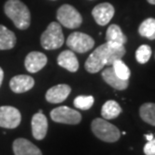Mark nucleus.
<instances>
[{
	"instance_id": "f257e3e1",
	"label": "nucleus",
	"mask_w": 155,
	"mask_h": 155,
	"mask_svg": "<svg viewBox=\"0 0 155 155\" xmlns=\"http://www.w3.org/2000/svg\"><path fill=\"white\" fill-rule=\"evenodd\" d=\"M125 53L126 50L124 45L105 42L89 55L84 67L89 73H97L105 65H112L115 60L121 59Z\"/></svg>"
},
{
	"instance_id": "f03ea898",
	"label": "nucleus",
	"mask_w": 155,
	"mask_h": 155,
	"mask_svg": "<svg viewBox=\"0 0 155 155\" xmlns=\"http://www.w3.org/2000/svg\"><path fill=\"white\" fill-rule=\"evenodd\" d=\"M4 12L20 30L27 29L30 25V12L20 0H8L4 5Z\"/></svg>"
},
{
	"instance_id": "7ed1b4c3",
	"label": "nucleus",
	"mask_w": 155,
	"mask_h": 155,
	"mask_svg": "<svg viewBox=\"0 0 155 155\" xmlns=\"http://www.w3.org/2000/svg\"><path fill=\"white\" fill-rule=\"evenodd\" d=\"M91 129L95 136L104 142H116L121 135L119 129L104 118H96L92 121Z\"/></svg>"
},
{
	"instance_id": "20e7f679",
	"label": "nucleus",
	"mask_w": 155,
	"mask_h": 155,
	"mask_svg": "<svg viewBox=\"0 0 155 155\" xmlns=\"http://www.w3.org/2000/svg\"><path fill=\"white\" fill-rule=\"evenodd\" d=\"M40 42L42 47L47 50L60 48L64 43V35L60 23L51 22L41 35Z\"/></svg>"
},
{
	"instance_id": "39448f33",
	"label": "nucleus",
	"mask_w": 155,
	"mask_h": 155,
	"mask_svg": "<svg viewBox=\"0 0 155 155\" xmlns=\"http://www.w3.org/2000/svg\"><path fill=\"white\" fill-rule=\"evenodd\" d=\"M57 20L64 27L75 29L81 25L82 16L73 6L64 4L57 10Z\"/></svg>"
},
{
	"instance_id": "423d86ee",
	"label": "nucleus",
	"mask_w": 155,
	"mask_h": 155,
	"mask_svg": "<svg viewBox=\"0 0 155 155\" xmlns=\"http://www.w3.org/2000/svg\"><path fill=\"white\" fill-rule=\"evenodd\" d=\"M94 39L82 32H73L68 36L66 44L72 51L78 53H85L93 48Z\"/></svg>"
},
{
	"instance_id": "0eeeda50",
	"label": "nucleus",
	"mask_w": 155,
	"mask_h": 155,
	"mask_svg": "<svg viewBox=\"0 0 155 155\" xmlns=\"http://www.w3.org/2000/svg\"><path fill=\"white\" fill-rule=\"evenodd\" d=\"M51 119L63 124H78L81 121V114L67 106H59L50 112Z\"/></svg>"
},
{
	"instance_id": "6e6552de",
	"label": "nucleus",
	"mask_w": 155,
	"mask_h": 155,
	"mask_svg": "<svg viewBox=\"0 0 155 155\" xmlns=\"http://www.w3.org/2000/svg\"><path fill=\"white\" fill-rule=\"evenodd\" d=\"M21 122V113L13 106L0 107V127L13 129L19 126Z\"/></svg>"
},
{
	"instance_id": "1a4fd4ad",
	"label": "nucleus",
	"mask_w": 155,
	"mask_h": 155,
	"mask_svg": "<svg viewBox=\"0 0 155 155\" xmlns=\"http://www.w3.org/2000/svg\"><path fill=\"white\" fill-rule=\"evenodd\" d=\"M114 12L115 10L113 6L110 3L104 2L95 6L92 10V16L97 24L104 26L110 22L114 15Z\"/></svg>"
},
{
	"instance_id": "9d476101",
	"label": "nucleus",
	"mask_w": 155,
	"mask_h": 155,
	"mask_svg": "<svg viewBox=\"0 0 155 155\" xmlns=\"http://www.w3.org/2000/svg\"><path fill=\"white\" fill-rule=\"evenodd\" d=\"M32 135L36 140H42L46 136L48 129V121L45 115L42 113V110H39L33 115L31 120Z\"/></svg>"
},
{
	"instance_id": "9b49d317",
	"label": "nucleus",
	"mask_w": 155,
	"mask_h": 155,
	"mask_svg": "<svg viewBox=\"0 0 155 155\" xmlns=\"http://www.w3.org/2000/svg\"><path fill=\"white\" fill-rule=\"evenodd\" d=\"M47 64V57L41 52L32 51L25 58L24 65L26 70L30 73H36Z\"/></svg>"
},
{
	"instance_id": "f8f14e48",
	"label": "nucleus",
	"mask_w": 155,
	"mask_h": 155,
	"mask_svg": "<svg viewBox=\"0 0 155 155\" xmlns=\"http://www.w3.org/2000/svg\"><path fill=\"white\" fill-rule=\"evenodd\" d=\"M71 92V87L67 84H58L49 88L45 94V98L49 103H61Z\"/></svg>"
},
{
	"instance_id": "ddd939ff",
	"label": "nucleus",
	"mask_w": 155,
	"mask_h": 155,
	"mask_svg": "<svg viewBox=\"0 0 155 155\" xmlns=\"http://www.w3.org/2000/svg\"><path fill=\"white\" fill-rule=\"evenodd\" d=\"M15 155H42L41 150L35 144L25 138H17L12 145Z\"/></svg>"
},
{
	"instance_id": "4468645a",
	"label": "nucleus",
	"mask_w": 155,
	"mask_h": 155,
	"mask_svg": "<svg viewBox=\"0 0 155 155\" xmlns=\"http://www.w3.org/2000/svg\"><path fill=\"white\" fill-rule=\"evenodd\" d=\"M10 88L15 93H23L34 86V79L28 75H17L10 80Z\"/></svg>"
},
{
	"instance_id": "2eb2a0df",
	"label": "nucleus",
	"mask_w": 155,
	"mask_h": 155,
	"mask_svg": "<svg viewBox=\"0 0 155 155\" xmlns=\"http://www.w3.org/2000/svg\"><path fill=\"white\" fill-rule=\"evenodd\" d=\"M57 63L59 66L63 67L70 72H76L79 68V62L72 50H64L58 55Z\"/></svg>"
},
{
	"instance_id": "dca6fc26",
	"label": "nucleus",
	"mask_w": 155,
	"mask_h": 155,
	"mask_svg": "<svg viewBox=\"0 0 155 155\" xmlns=\"http://www.w3.org/2000/svg\"><path fill=\"white\" fill-rule=\"evenodd\" d=\"M101 75L103 80L108 85H110L114 89H117V90H125L128 87V84H129L128 80H123V79L118 77L112 67H108L106 69H104L102 71Z\"/></svg>"
},
{
	"instance_id": "f3484780",
	"label": "nucleus",
	"mask_w": 155,
	"mask_h": 155,
	"mask_svg": "<svg viewBox=\"0 0 155 155\" xmlns=\"http://www.w3.org/2000/svg\"><path fill=\"white\" fill-rule=\"evenodd\" d=\"M16 44V36L11 30L0 25V50L12 49Z\"/></svg>"
},
{
	"instance_id": "a211bd4d",
	"label": "nucleus",
	"mask_w": 155,
	"mask_h": 155,
	"mask_svg": "<svg viewBox=\"0 0 155 155\" xmlns=\"http://www.w3.org/2000/svg\"><path fill=\"white\" fill-rule=\"evenodd\" d=\"M106 42L124 45L127 42V37L123 34L121 28L116 24H112L106 31Z\"/></svg>"
},
{
	"instance_id": "6ab92c4d",
	"label": "nucleus",
	"mask_w": 155,
	"mask_h": 155,
	"mask_svg": "<svg viewBox=\"0 0 155 155\" xmlns=\"http://www.w3.org/2000/svg\"><path fill=\"white\" fill-rule=\"evenodd\" d=\"M121 107L120 105L114 100H108L103 104L101 109V115L104 119L110 120L114 119L119 116V114L121 113Z\"/></svg>"
},
{
	"instance_id": "aec40b11",
	"label": "nucleus",
	"mask_w": 155,
	"mask_h": 155,
	"mask_svg": "<svg viewBox=\"0 0 155 155\" xmlns=\"http://www.w3.org/2000/svg\"><path fill=\"white\" fill-rule=\"evenodd\" d=\"M139 114L143 121L155 126V103L148 102L142 104L139 109Z\"/></svg>"
},
{
	"instance_id": "412c9836",
	"label": "nucleus",
	"mask_w": 155,
	"mask_h": 155,
	"mask_svg": "<svg viewBox=\"0 0 155 155\" xmlns=\"http://www.w3.org/2000/svg\"><path fill=\"white\" fill-rule=\"evenodd\" d=\"M112 68H113L114 72L119 78L123 79V80H128L130 77V69L127 67V65L124 63L121 59H117L112 63Z\"/></svg>"
},
{
	"instance_id": "4be33fe9",
	"label": "nucleus",
	"mask_w": 155,
	"mask_h": 155,
	"mask_svg": "<svg viewBox=\"0 0 155 155\" xmlns=\"http://www.w3.org/2000/svg\"><path fill=\"white\" fill-rule=\"evenodd\" d=\"M138 32L141 36L149 39L155 32V19L151 17L145 19L138 28Z\"/></svg>"
},
{
	"instance_id": "5701e85b",
	"label": "nucleus",
	"mask_w": 155,
	"mask_h": 155,
	"mask_svg": "<svg viewBox=\"0 0 155 155\" xmlns=\"http://www.w3.org/2000/svg\"><path fill=\"white\" fill-rule=\"evenodd\" d=\"M94 103V97L91 95H80L77 96L73 101L74 106L81 110H88L92 107Z\"/></svg>"
},
{
	"instance_id": "b1692460",
	"label": "nucleus",
	"mask_w": 155,
	"mask_h": 155,
	"mask_svg": "<svg viewBox=\"0 0 155 155\" xmlns=\"http://www.w3.org/2000/svg\"><path fill=\"white\" fill-rule=\"evenodd\" d=\"M151 55H152V50H151V47L149 45H141L140 47H138L136 50V53H135V57H136V60L138 61V63L140 64H144L149 60Z\"/></svg>"
},
{
	"instance_id": "393cba45",
	"label": "nucleus",
	"mask_w": 155,
	"mask_h": 155,
	"mask_svg": "<svg viewBox=\"0 0 155 155\" xmlns=\"http://www.w3.org/2000/svg\"><path fill=\"white\" fill-rule=\"evenodd\" d=\"M143 151L145 155H155V137L145 144Z\"/></svg>"
},
{
	"instance_id": "a878e982",
	"label": "nucleus",
	"mask_w": 155,
	"mask_h": 155,
	"mask_svg": "<svg viewBox=\"0 0 155 155\" xmlns=\"http://www.w3.org/2000/svg\"><path fill=\"white\" fill-rule=\"evenodd\" d=\"M144 137L146 138V139H147V141H150V140H152L153 138H154V136H153V134H152V133H149V134H145V135H144Z\"/></svg>"
},
{
	"instance_id": "bb28decb",
	"label": "nucleus",
	"mask_w": 155,
	"mask_h": 155,
	"mask_svg": "<svg viewBox=\"0 0 155 155\" xmlns=\"http://www.w3.org/2000/svg\"><path fill=\"white\" fill-rule=\"evenodd\" d=\"M3 77H4V72H3L2 68L0 67V86L2 84V81H3Z\"/></svg>"
},
{
	"instance_id": "cd10ccee",
	"label": "nucleus",
	"mask_w": 155,
	"mask_h": 155,
	"mask_svg": "<svg viewBox=\"0 0 155 155\" xmlns=\"http://www.w3.org/2000/svg\"><path fill=\"white\" fill-rule=\"evenodd\" d=\"M148 2L150 3V4H153V5H155V0H147Z\"/></svg>"
},
{
	"instance_id": "c85d7f7f",
	"label": "nucleus",
	"mask_w": 155,
	"mask_h": 155,
	"mask_svg": "<svg viewBox=\"0 0 155 155\" xmlns=\"http://www.w3.org/2000/svg\"><path fill=\"white\" fill-rule=\"evenodd\" d=\"M149 39H150V40H153V39H155V32H154V33H153V35L151 36V37H150Z\"/></svg>"
}]
</instances>
